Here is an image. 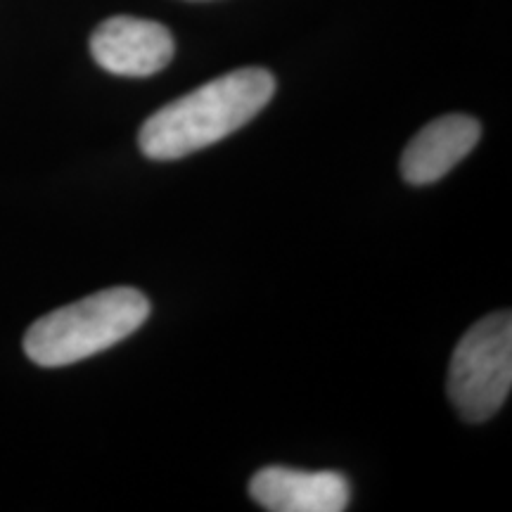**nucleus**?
<instances>
[{"label": "nucleus", "mask_w": 512, "mask_h": 512, "mask_svg": "<svg viewBox=\"0 0 512 512\" xmlns=\"http://www.w3.org/2000/svg\"><path fill=\"white\" fill-rule=\"evenodd\" d=\"M150 316V302L133 287H112L38 318L24 337L36 366L62 368L131 337Z\"/></svg>", "instance_id": "f03ea898"}, {"label": "nucleus", "mask_w": 512, "mask_h": 512, "mask_svg": "<svg viewBox=\"0 0 512 512\" xmlns=\"http://www.w3.org/2000/svg\"><path fill=\"white\" fill-rule=\"evenodd\" d=\"M249 496L271 512H342L349 508L351 484L339 472L271 465L252 477Z\"/></svg>", "instance_id": "39448f33"}, {"label": "nucleus", "mask_w": 512, "mask_h": 512, "mask_svg": "<svg viewBox=\"0 0 512 512\" xmlns=\"http://www.w3.org/2000/svg\"><path fill=\"white\" fill-rule=\"evenodd\" d=\"M482 124L465 114H446L422 126L401 155V176L411 185H430L475 150Z\"/></svg>", "instance_id": "423d86ee"}, {"label": "nucleus", "mask_w": 512, "mask_h": 512, "mask_svg": "<svg viewBox=\"0 0 512 512\" xmlns=\"http://www.w3.org/2000/svg\"><path fill=\"white\" fill-rule=\"evenodd\" d=\"M512 387V316L496 311L460 337L448 368V399L467 422L501 411Z\"/></svg>", "instance_id": "7ed1b4c3"}, {"label": "nucleus", "mask_w": 512, "mask_h": 512, "mask_svg": "<svg viewBox=\"0 0 512 512\" xmlns=\"http://www.w3.org/2000/svg\"><path fill=\"white\" fill-rule=\"evenodd\" d=\"M275 79L268 69L245 67L204 83L140 126L138 147L147 159L171 162L228 138L271 102Z\"/></svg>", "instance_id": "f257e3e1"}, {"label": "nucleus", "mask_w": 512, "mask_h": 512, "mask_svg": "<svg viewBox=\"0 0 512 512\" xmlns=\"http://www.w3.org/2000/svg\"><path fill=\"white\" fill-rule=\"evenodd\" d=\"M174 36L164 24L138 17H112L91 36L93 60L117 76H152L174 57Z\"/></svg>", "instance_id": "20e7f679"}]
</instances>
